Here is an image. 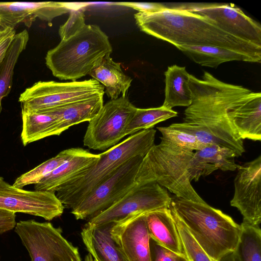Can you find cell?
I'll use <instances>...</instances> for the list:
<instances>
[{"mask_svg":"<svg viewBox=\"0 0 261 261\" xmlns=\"http://www.w3.org/2000/svg\"><path fill=\"white\" fill-rule=\"evenodd\" d=\"M140 30L180 46H212L261 55V46L223 31L210 19L179 7L154 13L134 14Z\"/></svg>","mask_w":261,"mask_h":261,"instance_id":"cell-1","label":"cell"},{"mask_svg":"<svg viewBox=\"0 0 261 261\" xmlns=\"http://www.w3.org/2000/svg\"><path fill=\"white\" fill-rule=\"evenodd\" d=\"M189 84L192 100L185 110L183 122L200 126L233 150L236 157L241 156L245 151L243 140L231 125L228 112L251 90L221 81L207 71L201 79L189 74Z\"/></svg>","mask_w":261,"mask_h":261,"instance_id":"cell-2","label":"cell"},{"mask_svg":"<svg viewBox=\"0 0 261 261\" xmlns=\"http://www.w3.org/2000/svg\"><path fill=\"white\" fill-rule=\"evenodd\" d=\"M184 223L193 237L214 261L236 250L240 225L228 215L205 202L176 196L169 207Z\"/></svg>","mask_w":261,"mask_h":261,"instance_id":"cell-3","label":"cell"},{"mask_svg":"<svg viewBox=\"0 0 261 261\" xmlns=\"http://www.w3.org/2000/svg\"><path fill=\"white\" fill-rule=\"evenodd\" d=\"M153 128L137 132L99 154L90 168L60 187L56 195L65 208H75L94 188L130 158L145 155L154 144Z\"/></svg>","mask_w":261,"mask_h":261,"instance_id":"cell-4","label":"cell"},{"mask_svg":"<svg viewBox=\"0 0 261 261\" xmlns=\"http://www.w3.org/2000/svg\"><path fill=\"white\" fill-rule=\"evenodd\" d=\"M112 51L108 36L99 27L86 24L49 50L45 56V64L53 75L59 79L76 81L89 74Z\"/></svg>","mask_w":261,"mask_h":261,"instance_id":"cell-5","label":"cell"},{"mask_svg":"<svg viewBox=\"0 0 261 261\" xmlns=\"http://www.w3.org/2000/svg\"><path fill=\"white\" fill-rule=\"evenodd\" d=\"M143 158L135 177L137 185L158 183L175 196L205 202L192 186L188 168L194 151L160 138Z\"/></svg>","mask_w":261,"mask_h":261,"instance_id":"cell-6","label":"cell"},{"mask_svg":"<svg viewBox=\"0 0 261 261\" xmlns=\"http://www.w3.org/2000/svg\"><path fill=\"white\" fill-rule=\"evenodd\" d=\"M105 93L104 87L93 79L67 82L39 81L27 88L18 101L21 111L41 112Z\"/></svg>","mask_w":261,"mask_h":261,"instance_id":"cell-7","label":"cell"},{"mask_svg":"<svg viewBox=\"0 0 261 261\" xmlns=\"http://www.w3.org/2000/svg\"><path fill=\"white\" fill-rule=\"evenodd\" d=\"M14 228L31 261H82L77 248L50 222L19 221Z\"/></svg>","mask_w":261,"mask_h":261,"instance_id":"cell-8","label":"cell"},{"mask_svg":"<svg viewBox=\"0 0 261 261\" xmlns=\"http://www.w3.org/2000/svg\"><path fill=\"white\" fill-rule=\"evenodd\" d=\"M137 108L126 96L107 101L90 121L84 137V146L105 150L116 145L125 131Z\"/></svg>","mask_w":261,"mask_h":261,"instance_id":"cell-9","label":"cell"},{"mask_svg":"<svg viewBox=\"0 0 261 261\" xmlns=\"http://www.w3.org/2000/svg\"><path fill=\"white\" fill-rule=\"evenodd\" d=\"M145 155L134 156L118 168L108 178L94 188L73 209L77 220L90 219L119 200L137 184L135 177Z\"/></svg>","mask_w":261,"mask_h":261,"instance_id":"cell-10","label":"cell"},{"mask_svg":"<svg viewBox=\"0 0 261 261\" xmlns=\"http://www.w3.org/2000/svg\"><path fill=\"white\" fill-rule=\"evenodd\" d=\"M171 200L167 190L156 182L137 184L110 207L89 219L85 226L97 227L114 223L133 214L169 208Z\"/></svg>","mask_w":261,"mask_h":261,"instance_id":"cell-11","label":"cell"},{"mask_svg":"<svg viewBox=\"0 0 261 261\" xmlns=\"http://www.w3.org/2000/svg\"><path fill=\"white\" fill-rule=\"evenodd\" d=\"M64 206L56 193L15 187L0 176V208L42 217L46 220L61 216Z\"/></svg>","mask_w":261,"mask_h":261,"instance_id":"cell-12","label":"cell"},{"mask_svg":"<svg viewBox=\"0 0 261 261\" xmlns=\"http://www.w3.org/2000/svg\"><path fill=\"white\" fill-rule=\"evenodd\" d=\"M180 8L205 17L226 33L261 46V26L239 8L227 4H188Z\"/></svg>","mask_w":261,"mask_h":261,"instance_id":"cell-13","label":"cell"},{"mask_svg":"<svg viewBox=\"0 0 261 261\" xmlns=\"http://www.w3.org/2000/svg\"><path fill=\"white\" fill-rule=\"evenodd\" d=\"M234 179L230 205L243 216V222L255 226L261 222V156L239 165Z\"/></svg>","mask_w":261,"mask_h":261,"instance_id":"cell-14","label":"cell"},{"mask_svg":"<svg viewBox=\"0 0 261 261\" xmlns=\"http://www.w3.org/2000/svg\"><path fill=\"white\" fill-rule=\"evenodd\" d=\"M147 213L130 215L112 225L111 237L127 261H151Z\"/></svg>","mask_w":261,"mask_h":261,"instance_id":"cell-15","label":"cell"},{"mask_svg":"<svg viewBox=\"0 0 261 261\" xmlns=\"http://www.w3.org/2000/svg\"><path fill=\"white\" fill-rule=\"evenodd\" d=\"M72 9L62 2H0L1 28H14L20 23L30 28L37 18L51 26L54 18Z\"/></svg>","mask_w":261,"mask_h":261,"instance_id":"cell-16","label":"cell"},{"mask_svg":"<svg viewBox=\"0 0 261 261\" xmlns=\"http://www.w3.org/2000/svg\"><path fill=\"white\" fill-rule=\"evenodd\" d=\"M231 125L242 139L261 140V93L252 91L237 100L228 112Z\"/></svg>","mask_w":261,"mask_h":261,"instance_id":"cell-17","label":"cell"},{"mask_svg":"<svg viewBox=\"0 0 261 261\" xmlns=\"http://www.w3.org/2000/svg\"><path fill=\"white\" fill-rule=\"evenodd\" d=\"M235 157L233 150L217 144L196 150L188 168L191 180L197 181L201 176L208 175L218 169L223 171L236 170L239 165L235 163Z\"/></svg>","mask_w":261,"mask_h":261,"instance_id":"cell-18","label":"cell"},{"mask_svg":"<svg viewBox=\"0 0 261 261\" xmlns=\"http://www.w3.org/2000/svg\"><path fill=\"white\" fill-rule=\"evenodd\" d=\"M99 159V154L76 148L74 154L67 161L35 185V190L56 193L60 187L93 166Z\"/></svg>","mask_w":261,"mask_h":261,"instance_id":"cell-19","label":"cell"},{"mask_svg":"<svg viewBox=\"0 0 261 261\" xmlns=\"http://www.w3.org/2000/svg\"><path fill=\"white\" fill-rule=\"evenodd\" d=\"M176 48L194 62L209 67L216 68L229 61H261V55L230 48L212 46H180Z\"/></svg>","mask_w":261,"mask_h":261,"instance_id":"cell-20","label":"cell"},{"mask_svg":"<svg viewBox=\"0 0 261 261\" xmlns=\"http://www.w3.org/2000/svg\"><path fill=\"white\" fill-rule=\"evenodd\" d=\"M146 224L151 239L175 253L184 254L179 233L169 208L148 212Z\"/></svg>","mask_w":261,"mask_h":261,"instance_id":"cell-21","label":"cell"},{"mask_svg":"<svg viewBox=\"0 0 261 261\" xmlns=\"http://www.w3.org/2000/svg\"><path fill=\"white\" fill-rule=\"evenodd\" d=\"M112 224L85 226L81 232L83 243L89 253L99 261H127L111 237Z\"/></svg>","mask_w":261,"mask_h":261,"instance_id":"cell-22","label":"cell"},{"mask_svg":"<svg viewBox=\"0 0 261 261\" xmlns=\"http://www.w3.org/2000/svg\"><path fill=\"white\" fill-rule=\"evenodd\" d=\"M89 75L102 84L111 99L126 96L133 80L123 72L120 63L114 61L110 55L103 57Z\"/></svg>","mask_w":261,"mask_h":261,"instance_id":"cell-23","label":"cell"},{"mask_svg":"<svg viewBox=\"0 0 261 261\" xmlns=\"http://www.w3.org/2000/svg\"><path fill=\"white\" fill-rule=\"evenodd\" d=\"M103 95L97 96L41 112L54 115L64 132L73 125L92 119L103 105Z\"/></svg>","mask_w":261,"mask_h":261,"instance_id":"cell-24","label":"cell"},{"mask_svg":"<svg viewBox=\"0 0 261 261\" xmlns=\"http://www.w3.org/2000/svg\"><path fill=\"white\" fill-rule=\"evenodd\" d=\"M165 99L162 105L168 109L175 107H189L192 102L189 87V73L186 67L177 65L168 66L165 72Z\"/></svg>","mask_w":261,"mask_h":261,"instance_id":"cell-25","label":"cell"},{"mask_svg":"<svg viewBox=\"0 0 261 261\" xmlns=\"http://www.w3.org/2000/svg\"><path fill=\"white\" fill-rule=\"evenodd\" d=\"M21 139L24 146L63 132L57 118L50 113L21 111Z\"/></svg>","mask_w":261,"mask_h":261,"instance_id":"cell-26","label":"cell"},{"mask_svg":"<svg viewBox=\"0 0 261 261\" xmlns=\"http://www.w3.org/2000/svg\"><path fill=\"white\" fill-rule=\"evenodd\" d=\"M26 30L16 34L6 54L0 63V115L2 110V101L7 96L12 88L14 70L21 53L29 41Z\"/></svg>","mask_w":261,"mask_h":261,"instance_id":"cell-27","label":"cell"},{"mask_svg":"<svg viewBox=\"0 0 261 261\" xmlns=\"http://www.w3.org/2000/svg\"><path fill=\"white\" fill-rule=\"evenodd\" d=\"M177 116V112L162 106L147 109L137 108L128 124L125 135H132L143 130L150 129L157 123Z\"/></svg>","mask_w":261,"mask_h":261,"instance_id":"cell-28","label":"cell"},{"mask_svg":"<svg viewBox=\"0 0 261 261\" xmlns=\"http://www.w3.org/2000/svg\"><path fill=\"white\" fill-rule=\"evenodd\" d=\"M236 251L241 261H261V230L242 222Z\"/></svg>","mask_w":261,"mask_h":261,"instance_id":"cell-29","label":"cell"},{"mask_svg":"<svg viewBox=\"0 0 261 261\" xmlns=\"http://www.w3.org/2000/svg\"><path fill=\"white\" fill-rule=\"evenodd\" d=\"M76 148H71L60 152L31 170L21 174L14 182L13 186L23 188L31 184L39 183L55 169L67 161L75 152Z\"/></svg>","mask_w":261,"mask_h":261,"instance_id":"cell-30","label":"cell"},{"mask_svg":"<svg viewBox=\"0 0 261 261\" xmlns=\"http://www.w3.org/2000/svg\"><path fill=\"white\" fill-rule=\"evenodd\" d=\"M171 212L179 233L183 254L187 260L214 261L193 237L184 223L171 210Z\"/></svg>","mask_w":261,"mask_h":261,"instance_id":"cell-31","label":"cell"},{"mask_svg":"<svg viewBox=\"0 0 261 261\" xmlns=\"http://www.w3.org/2000/svg\"><path fill=\"white\" fill-rule=\"evenodd\" d=\"M157 129L162 134L161 138L181 148L194 151L205 147L194 136L185 132L170 126L158 127Z\"/></svg>","mask_w":261,"mask_h":261,"instance_id":"cell-32","label":"cell"},{"mask_svg":"<svg viewBox=\"0 0 261 261\" xmlns=\"http://www.w3.org/2000/svg\"><path fill=\"white\" fill-rule=\"evenodd\" d=\"M86 24L83 11L80 9H72L67 21L59 27V35L61 40L73 35Z\"/></svg>","mask_w":261,"mask_h":261,"instance_id":"cell-33","label":"cell"},{"mask_svg":"<svg viewBox=\"0 0 261 261\" xmlns=\"http://www.w3.org/2000/svg\"><path fill=\"white\" fill-rule=\"evenodd\" d=\"M151 261H188L184 254L175 253L150 238Z\"/></svg>","mask_w":261,"mask_h":261,"instance_id":"cell-34","label":"cell"},{"mask_svg":"<svg viewBox=\"0 0 261 261\" xmlns=\"http://www.w3.org/2000/svg\"><path fill=\"white\" fill-rule=\"evenodd\" d=\"M117 5L125 6L138 10L139 12L144 13H154L164 11L169 7L156 3H117Z\"/></svg>","mask_w":261,"mask_h":261,"instance_id":"cell-35","label":"cell"},{"mask_svg":"<svg viewBox=\"0 0 261 261\" xmlns=\"http://www.w3.org/2000/svg\"><path fill=\"white\" fill-rule=\"evenodd\" d=\"M16 34L14 28L0 29V63L4 59Z\"/></svg>","mask_w":261,"mask_h":261,"instance_id":"cell-36","label":"cell"},{"mask_svg":"<svg viewBox=\"0 0 261 261\" xmlns=\"http://www.w3.org/2000/svg\"><path fill=\"white\" fill-rule=\"evenodd\" d=\"M16 223L15 213L0 208V234L14 228Z\"/></svg>","mask_w":261,"mask_h":261,"instance_id":"cell-37","label":"cell"},{"mask_svg":"<svg viewBox=\"0 0 261 261\" xmlns=\"http://www.w3.org/2000/svg\"><path fill=\"white\" fill-rule=\"evenodd\" d=\"M219 261H241L236 250L224 255Z\"/></svg>","mask_w":261,"mask_h":261,"instance_id":"cell-38","label":"cell"},{"mask_svg":"<svg viewBox=\"0 0 261 261\" xmlns=\"http://www.w3.org/2000/svg\"><path fill=\"white\" fill-rule=\"evenodd\" d=\"M85 261H99L94 257L90 253H88L85 257Z\"/></svg>","mask_w":261,"mask_h":261,"instance_id":"cell-39","label":"cell"},{"mask_svg":"<svg viewBox=\"0 0 261 261\" xmlns=\"http://www.w3.org/2000/svg\"><path fill=\"white\" fill-rule=\"evenodd\" d=\"M0 28H1V21H0Z\"/></svg>","mask_w":261,"mask_h":261,"instance_id":"cell-40","label":"cell"}]
</instances>
